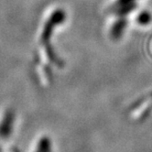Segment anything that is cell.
Returning <instances> with one entry per match:
<instances>
[{"label": "cell", "instance_id": "7a4b0ae2", "mask_svg": "<svg viewBox=\"0 0 152 152\" xmlns=\"http://www.w3.org/2000/svg\"><path fill=\"white\" fill-rule=\"evenodd\" d=\"M33 152H53L51 139L48 136H42L38 140Z\"/></svg>", "mask_w": 152, "mask_h": 152}, {"label": "cell", "instance_id": "6da1fadb", "mask_svg": "<svg viewBox=\"0 0 152 152\" xmlns=\"http://www.w3.org/2000/svg\"><path fill=\"white\" fill-rule=\"evenodd\" d=\"M15 118V112L11 109H8L4 113L0 121V137L1 138H7L11 136L14 129Z\"/></svg>", "mask_w": 152, "mask_h": 152}]
</instances>
